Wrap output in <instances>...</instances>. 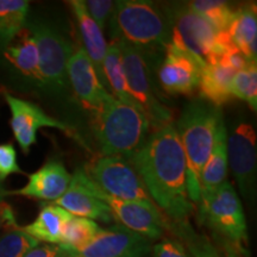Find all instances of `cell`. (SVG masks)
Listing matches in <instances>:
<instances>
[{"mask_svg":"<svg viewBox=\"0 0 257 257\" xmlns=\"http://www.w3.org/2000/svg\"><path fill=\"white\" fill-rule=\"evenodd\" d=\"M150 198L169 221L188 220L194 211L187 192V165L174 124L153 130L128 159Z\"/></svg>","mask_w":257,"mask_h":257,"instance_id":"cell-1","label":"cell"},{"mask_svg":"<svg viewBox=\"0 0 257 257\" xmlns=\"http://www.w3.org/2000/svg\"><path fill=\"white\" fill-rule=\"evenodd\" d=\"M187 165V192L193 204L199 202L202 167L210 157L220 128L225 126L220 107L198 99L188 102L174 125Z\"/></svg>","mask_w":257,"mask_h":257,"instance_id":"cell-2","label":"cell"},{"mask_svg":"<svg viewBox=\"0 0 257 257\" xmlns=\"http://www.w3.org/2000/svg\"><path fill=\"white\" fill-rule=\"evenodd\" d=\"M114 42L147 54L165 51L172 38V23L168 11L148 0L114 2L111 21Z\"/></svg>","mask_w":257,"mask_h":257,"instance_id":"cell-3","label":"cell"},{"mask_svg":"<svg viewBox=\"0 0 257 257\" xmlns=\"http://www.w3.org/2000/svg\"><path fill=\"white\" fill-rule=\"evenodd\" d=\"M150 124L142 112L111 96L93 112L92 131L102 156L128 160L149 136Z\"/></svg>","mask_w":257,"mask_h":257,"instance_id":"cell-4","label":"cell"},{"mask_svg":"<svg viewBox=\"0 0 257 257\" xmlns=\"http://www.w3.org/2000/svg\"><path fill=\"white\" fill-rule=\"evenodd\" d=\"M198 220L225 239L232 249L243 250L248 243L242 202L229 181H225L206 200L199 202Z\"/></svg>","mask_w":257,"mask_h":257,"instance_id":"cell-5","label":"cell"},{"mask_svg":"<svg viewBox=\"0 0 257 257\" xmlns=\"http://www.w3.org/2000/svg\"><path fill=\"white\" fill-rule=\"evenodd\" d=\"M123 57L128 93L134 104L149 121L153 130L173 123V113L161 101L152 78L149 61L141 51L117 42Z\"/></svg>","mask_w":257,"mask_h":257,"instance_id":"cell-6","label":"cell"},{"mask_svg":"<svg viewBox=\"0 0 257 257\" xmlns=\"http://www.w3.org/2000/svg\"><path fill=\"white\" fill-rule=\"evenodd\" d=\"M36 41L38 50V74L36 85L51 93H61L67 88V64L73 48L53 25L43 22L27 24Z\"/></svg>","mask_w":257,"mask_h":257,"instance_id":"cell-7","label":"cell"},{"mask_svg":"<svg viewBox=\"0 0 257 257\" xmlns=\"http://www.w3.org/2000/svg\"><path fill=\"white\" fill-rule=\"evenodd\" d=\"M82 170L96 187L110 197L155 205L136 169L124 157L101 155L87 163Z\"/></svg>","mask_w":257,"mask_h":257,"instance_id":"cell-8","label":"cell"},{"mask_svg":"<svg viewBox=\"0 0 257 257\" xmlns=\"http://www.w3.org/2000/svg\"><path fill=\"white\" fill-rule=\"evenodd\" d=\"M87 187L111 210L114 220L135 232L142 234L150 240L160 239L168 230L169 220L155 205L141 204L117 199L101 192L85 174Z\"/></svg>","mask_w":257,"mask_h":257,"instance_id":"cell-9","label":"cell"},{"mask_svg":"<svg viewBox=\"0 0 257 257\" xmlns=\"http://www.w3.org/2000/svg\"><path fill=\"white\" fill-rule=\"evenodd\" d=\"M167 11L172 23L170 42L205 62L219 31L195 14L187 3L170 6Z\"/></svg>","mask_w":257,"mask_h":257,"instance_id":"cell-10","label":"cell"},{"mask_svg":"<svg viewBox=\"0 0 257 257\" xmlns=\"http://www.w3.org/2000/svg\"><path fill=\"white\" fill-rule=\"evenodd\" d=\"M204 61L172 42L165 50L159 68V80L168 94L193 96L199 89Z\"/></svg>","mask_w":257,"mask_h":257,"instance_id":"cell-11","label":"cell"},{"mask_svg":"<svg viewBox=\"0 0 257 257\" xmlns=\"http://www.w3.org/2000/svg\"><path fill=\"white\" fill-rule=\"evenodd\" d=\"M5 100L11 112V128L21 149L28 154L37 141V131L42 127H53L62 131L74 140H79L75 130L68 124L50 117L35 102L24 100L5 93ZM80 141V140H79Z\"/></svg>","mask_w":257,"mask_h":257,"instance_id":"cell-12","label":"cell"},{"mask_svg":"<svg viewBox=\"0 0 257 257\" xmlns=\"http://www.w3.org/2000/svg\"><path fill=\"white\" fill-rule=\"evenodd\" d=\"M256 161V131L248 121L240 120L227 137V165H230L237 186L245 198L255 194Z\"/></svg>","mask_w":257,"mask_h":257,"instance_id":"cell-13","label":"cell"},{"mask_svg":"<svg viewBox=\"0 0 257 257\" xmlns=\"http://www.w3.org/2000/svg\"><path fill=\"white\" fill-rule=\"evenodd\" d=\"M153 240L120 224L100 229L75 257H147L152 252Z\"/></svg>","mask_w":257,"mask_h":257,"instance_id":"cell-14","label":"cell"},{"mask_svg":"<svg viewBox=\"0 0 257 257\" xmlns=\"http://www.w3.org/2000/svg\"><path fill=\"white\" fill-rule=\"evenodd\" d=\"M67 78L78 100L89 111L99 110L112 96L105 88L83 48L74 50L69 57Z\"/></svg>","mask_w":257,"mask_h":257,"instance_id":"cell-15","label":"cell"},{"mask_svg":"<svg viewBox=\"0 0 257 257\" xmlns=\"http://www.w3.org/2000/svg\"><path fill=\"white\" fill-rule=\"evenodd\" d=\"M54 204L62 207L74 217L98 220L105 224L114 221L107 205L87 187L82 168L75 170L72 175L68 189L64 192L62 197L54 201Z\"/></svg>","mask_w":257,"mask_h":257,"instance_id":"cell-16","label":"cell"},{"mask_svg":"<svg viewBox=\"0 0 257 257\" xmlns=\"http://www.w3.org/2000/svg\"><path fill=\"white\" fill-rule=\"evenodd\" d=\"M70 180L72 174L64 167L62 161L51 159L29 175V181L24 187L10 192V194L54 202L68 189Z\"/></svg>","mask_w":257,"mask_h":257,"instance_id":"cell-17","label":"cell"},{"mask_svg":"<svg viewBox=\"0 0 257 257\" xmlns=\"http://www.w3.org/2000/svg\"><path fill=\"white\" fill-rule=\"evenodd\" d=\"M73 14L75 16L76 23H78L80 35H81L83 50L86 51L87 56L98 73L101 82L105 85L104 75H102V62H104L107 43H106L102 30L94 23V21L88 15L86 10L85 2L82 0H72L69 2Z\"/></svg>","mask_w":257,"mask_h":257,"instance_id":"cell-18","label":"cell"},{"mask_svg":"<svg viewBox=\"0 0 257 257\" xmlns=\"http://www.w3.org/2000/svg\"><path fill=\"white\" fill-rule=\"evenodd\" d=\"M227 166V133L223 126L218 134L210 157L202 167L199 181V202L210 198L226 181Z\"/></svg>","mask_w":257,"mask_h":257,"instance_id":"cell-19","label":"cell"},{"mask_svg":"<svg viewBox=\"0 0 257 257\" xmlns=\"http://www.w3.org/2000/svg\"><path fill=\"white\" fill-rule=\"evenodd\" d=\"M226 32L233 46L249 61L256 62L257 16L255 4L237 9L232 23Z\"/></svg>","mask_w":257,"mask_h":257,"instance_id":"cell-20","label":"cell"},{"mask_svg":"<svg viewBox=\"0 0 257 257\" xmlns=\"http://www.w3.org/2000/svg\"><path fill=\"white\" fill-rule=\"evenodd\" d=\"M234 74V70L220 64H205L199 83L200 99L217 107L232 100L231 81Z\"/></svg>","mask_w":257,"mask_h":257,"instance_id":"cell-21","label":"cell"},{"mask_svg":"<svg viewBox=\"0 0 257 257\" xmlns=\"http://www.w3.org/2000/svg\"><path fill=\"white\" fill-rule=\"evenodd\" d=\"M73 216L54 202L44 204L36 219L23 230L38 242L60 244L64 225Z\"/></svg>","mask_w":257,"mask_h":257,"instance_id":"cell-22","label":"cell"},{"mask_svg":"<svg viewBox=\"0 0 257 257\" xmlns=\"http://www.w3.org/2000/svg\"><path fill=\"white\" fill-rule=\"evenodd\" d=\"M5 59L14 68L35 83L37 82L38 74V50L36 41L27 30L21 31L4 53Z\"/></svg>","mask_w":257,"mask_h":257,"instance_id":"cell-23","label":"cell"},{"mask_svg":"<svg viewBox=\"0 0 257 257\" xmlns=\"http://www.w3.org/2000/svg\"><path fill=\"white\" fill-rule=\"evenodd\" d=\"M168 230L182 243L188 257H237L234 251H229L224 256L206 234L197 232L188 220L169 221Z\"/></svg>","mask_w":257,"mask_h":257,"instance_id":"cell-24","label":"cell"},{"mask_svg":"<svg viewBox=\"0 0 257 257\" xmlns=\"http://www.w3.org/2000/svg\"><path fill=\"white\" fill-rule=\"evenodd\" d=\"M102 75H104L105 83L110 86L112 91L111 95L114 99L136 107L128 93L120 48L114 41H112V43L107 46L104 62H102Z\"/></svg>","mask_w":257,"mask_h":257,"instance_id":"cell-25","label":"cell"},{"mask_svg":"<svg viewBox=\"0 0 257 257\" xmlns=\"http://www.w3.org/2000/svg\"><path fill=\"white\" fill-rule=\"evenodd\" d=\"M28 0H0V42L9 46L27 25Z\"/></svg>","mask_w":257,"mask_h":257,"instance_id":"cell-26","label":"cell"},{"mask_svg":"<svg viewBox=\"0 0 257 257\" xmlns=\"http://www.w3.org/2000/svg\"><path fill=\"white\" fill-rule=\"evenodd\" d=\"M187 4L218 31H226L236 14V10L230 3L221 0H195Z\"/></svg>","mask_w":257,"mask_h":257,"instance_id":"cell-27","label":"cell"},{"mask_svg":"<svg viewBox=\"0 0 257 257\" xmlns=\"http://www.w3.org/2000/svg\"><path fill=\"white\" fill-rule=\"evenodd\" d=\"M100 229L94 220L73 216L64 225L60 244L76 251L87 245Z\"/></svg>","mask_w":257,"mask_h":257,"instance_id":"cell-28","label":"cell"},{"mask_svg":"<svg viewBox=\"0 0 257 257\" xmlns=\"http://www.w3.org/2000/svg\"><path fill=\"white\" fill-rule=\"evenodd\" d=\"M233 98L245 101L252 111L257 108V66L250 63L246 68L237 72L231 81Z\"/></svg>","mask_w":257,"mask_h":257,"instance_id":"cell-29","label":"cell"},{"mask_svg":"<svg viewBox=\"0 0 257 257\" xmlns=\"http://www.w3.org/2000/svg\"><path fill=\"white\" fill-rule=\"evenodd\" d=\"M40 243L23 229H14L0 236V257H24Z\"/></svg>","mask_w":257,"mask_h":257,"instance_id":"cell-30","label":"cell"},{"mask_svg":"<svg viewBox=\"0 0 257 257\" xmlns=\"http://www.w3.org/2000/svg\"><path fill=\"white\" fill-rule=\"evenodd\" d=\"M88 15L101 30H104L111 21L114 10V2L111 0H87L85 2Z\"/></svg>","mask_w":257,"mask_h":257,"instance_id":"cell-31","label":"cell"},{"mask_svg":"<svg viewBox=\"0 0 257 257\" xmlns=\"http://www.w3.org/2000/svg\"><path fill=\"white\" fill-rule=\"evenodd\" d=\"M11 174H23L17 162V153L11 143L0 144V181Z\"/></svg>","mask_w":257,"mask_h":257,"instance_id":"cell-32","label":"cell"},{"mask_svg":"<svg viewBox=\"0 0 257 257\" xmlns=\"http://www.w3.org/2000/svg\"><path fill=\"white\" fill-rule=\"evenodd\" d=\"M24 257H75L74 250L62 244L38 243Z\"/></svg>","mask_w":257,"mask_h":257,"instance_id":"cell-33","label":"cell"},{"mask_svg":"<svg viewBox=\"0 0 257 257\" xmlns=\"http://www.w3.org/2000/svg\"><path fill=\"white\" fill-rule=\"evenodd\" d=\"M154 257H188L179 239L165 238L153 246Z\"/></svg>","mask_w":257,"mask_h":257,"instance_id":"cell-34","label":"cell"},{"mask_svg":"<svg viewBox=\"0 0 257 257\" xmlns=\"http://www.w3.org/2000/svg\"><path fill=\"white\" fill-rule=\"evenodd\" d=\"M10 227L11 230L18 229L17 223H16L15 214L12 212L11 207L5 202L0 204V229L2 227Z\"/></svg>","mask_w":257,"mask_h":257,"instance_id":"cell-35","label":"cell"},{"mask_svg":"<svg viewBox=\"0 0 257 257\" xmlns=\"http://www.w3.org/2000/svg\"><path fill=\"white\" fill-rule=\"evenodd\" d=\"M2 182L3 181H0V204H2V202H4V199L8 197V195H10V192L6 191V189L3 187Z\"/></svg>","mask_w":257,"mask_h":257,"instance_id":"cell-36","label":"cell"}]
</instances>
